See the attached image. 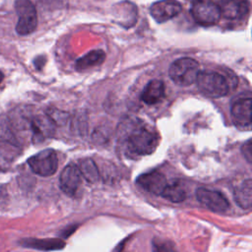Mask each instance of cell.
<instances>
[{"label": "cell", "instance_id": "277c9868", "mask_svg": "<svg viewBox=\"0 0 252 252\" xmlns=\"http://www.w3.org/2000/svg\"><path fill=\"white\" fill-rule=\"evenodd\" d=\"M15 9L18 15L16 32L20 35H27L34 32L37 26V15L31 0H16Z\"/></svg>", "mask_w": 252, "mask_h": 252}, {"label": "cell", "instance_id": "cb8c5ba5", "mask_svg": "<svg viewBox=\"0 0 252 252\" xmlns=\"http://www.w3.org/2000/svg\"><path fill=\"white\" fill-rule=\"evenodd\" d=\"M3 78H4V76H3V74H2V72L0 71V83L3 81Z\"/></svg>", "mask_w": 252, "mask_h": 252}, {"label": "cell", "instance_id": "5bb4252c", "mask_svg": "<svg viewBox=\"0 0 252 252\" xmlns=\"http://www.w3.org/2000/svg\"><path fill=\"white\" fill-rule=\"evenodd\" d=\"M31 129L34 141H41L49 137L53 132L51 118L45 116H34L31 120Z\"/></svg>", "mask_w": 252, "mask_h": 252}, {"label": "cell", "instance_id": "52a82bcc", "mask_svg": "<svg viewBox=\"0 0 252 252\" xmlns=\"http://www.w3.org/2000/svg\"><path fill=\"white\" fill-rule=\"evenodd\" d=\"M198 201L215 213H223L229 208V202L223 194L216 190L199 188L196 191Z\"/></svg>", "mask_w": 252, "mask_h": 252}, {"label": "cell", "instance_id": "6da1fadb", "mask_svg": "<svg viewBox=\"0 0 252 252\" xmlns=\"http://www.w3.org/2000/svg\"><path fill=\"white\" fill-rule=\"evenodd\" d=\"M122 135L125 152L131 157L152 154L158 145L157 133L138 119L125 125Z\"/></svg>", "mask_w": 252, "mask_h": 252}, {"label": "cell", "instance_id": "44dd1931", "mask_svg": "<svg viewBox=\"0 0 252 252\" xmlns=\"http://www.w3.org/2000/svg\"><path fill=\"white\" fill-rule=\"evenodd\" d=\"M241 153L244 156V158L247 159L249 163L252 162V143L251 140H248L246 143H244L241 147Z\"/></svg>", "mask_w": 252, "mask_h": 252}, {"label": "cell", "instance_id": "ac0fdd59", "mask_svg": "<svg viewBox=\"0 0 252 252\" xmlns=\"http://www.w3.org/2000/svg\"><path fill=\"white\" fill-rule=\"evenodd\" d=\"M163 198L169 200L170 202L173 203H179L182 202L186 199V191L184 188L181 186V184L177 181L172 182L171 184H166L165 187L163 188L161 194Z\"/></svg>", "mask_w": 252, "mask_h": 252}, {"label": "cell", "instance_id": "4fadbf2b", "mask_svg": "<svg viewBox=\"0 0 252 252\" xmlns=\"http://www.w3.org/2000/svg\"><path fill=\"white\" fill-rule=\"evenodd\" d=\"M164 96V84L162 81L155 79L150 81L144 88L141 99L147 104H155Z\"/></svg>", "mask_w": 252, "mask_h": 252}, {"label": "cell", "instance_id": "ffe728a7", "mask_svg": "<svg viewBox=\"0 0 252 252\" xmlns=\"http://www.w3.org/2000/svg\"><path fill=\"white\" fill-rule=\"evenodd\" d=\"M0 143L16 144L13 133L11 132V129L8 126V123L6 120L0 121Z\"/></svg>", "mask_w": 252, "mask_h": 252}, {"label": "cell", "instance_id": "30bf717a", "mask_svg": "<svg viewBox=\"0 0 252 252\" xmlns=\"http://www.w3.org/2000/svg\"><path fill=\"white\" fill-rule=\"evenodd\" d=\"M220 16L227 20H240L249 12L248 0H220L219 3Z\"/></svg>", "mask_w": 252, "mask_h": 252}, {"label": "cell", "instance_id": "9a60e30c", "mask_svg": "<svg viewBox=\"0 0 252 252\" xmlns=\"http://www.w3.org/2000/svg\"><path fill=\"white\" fill-rule=\"evenodd\" d=\"M234 200L242 209H249L252 205V180L247 179L234 190Z\"/></svg>", "mask_w": 252, "mask_h": 252}, {"label": "cell", "instance_id": "e0dca14e", "mask_svg": "<svg viewBox=\"0 0 252 252\" xmlns=\"http://www.w3.org/2000/svg\"><path fill=\"white\" fill-rule=\"evenodd\" d=\"M104 58H105V53L102 50L100 49L92 50L76 61V69L81 71V70H85V69L99 65L104 61Z\"/></svg>", "mask_w": 252, "mask_h": 252}, {"label": "cell", "instance_id": "d6986e66", "mask_svg": "<svg viewBox=\"0 0 252 252\" xmlns=\"http://www.w3.org/2000/svg\"><path fill=\"white\" fill-rule=\"evenodd\" d=\"M79 170L81 172V175H83V177L91 183L96 182L99 178L97 166L92 158H87L82 159L79 163Z\"/></svg>", "mask_w": 252, "mask_h": 252}, {"label": "cell", "instance_id": "8fae6325", "mask_svg": "<svg viewBox=\"0 0 252 252\" xmlns=\"http://www.w3.org/2000/svg\"><path fill=\"white\" fill-rule=\"evenodd\" d=\"M59 184L65 194L73 196L81 184V172L79 167L74 163L67 164L60 174Z\"/></svg>", "mask_w": 252, "mask_h": 252}, {"label": "cell", "instance_id": "ba28073f", "mask_svg": "<svg viewBox=\"0 0 252 252\" xmlns=\"http://www.w3.org/2000/svg\"><path fill=\"white\" fill-rule=\"evenodd\" d=\"M251 97H242L233 102L231 118L234 125L243 130L251 129Z\"/></svg>", "mask_w": 252, "mask_h": 252}, {"label": "cell", "instance_id": "3957f363", "mask_svg": "<svg viewBox=\"0 0 252 252\" xmlns=\"http://www.w3.org/2000/svg\"><path fill=\"white\" fill-rule=\"evenodd\" d=\"M196 83L199 90L210 97L224 96L229 92V85L226 79L217 72H199Z\"/></svg>", "mask_w": 252, "mask_h": 252}, {"label": "cell", "instance_id": "603a6c76", "mask_svg": "<svg viewBox=\"0 0 252 252\" xmlns=\"http://www.w3.org/2000/svg\"><path fill=\"white\" fill-rule=\"evenodd\" d=\"M44 63H45V58L42 57V56H39V57H37V58L34 60V66H35L38 70H40V69L42 68V66L44 65Z\"/></svg>", "mask_w": 252, "mask_h": 252}, {"label": "cell", "instance_id": "7a4b0ae2", "mask_svg": "<svg viewBox=\"0 0 252 252\" xmlns=\"http://www.w3.org/2000/svg\"><path fill=\"white\" fill-rule=\"evenodd\" d=\"M199 72V64L196 60L183 57L172 62L168 70V75L176 85L187 87L196 82Z\"/></svg>", "mask_w": 252, "mask_h": 252}, {"label": "cell", "instance_id": "7402d4cb", "mask_svg": "<svg viewBox=\"0 0 252 252\" xmlns=\"http://www.w3.org/2000/svg\"><path fill=\"white\" fill-rule=\"evenodd\" d=\"M7 197H8V195H7V190H6L5 185L0 184V206L5 204Z\"/></svg>", "mask_w": 252, "mask_h": 252}, {"label": "cell", "instance_id": "8992f818", "mask_svg": "<svg viewBox=\"0 0 252 252\" xmlns=\"http://www.w3.org/2000/svg\"><path fill=\"white\" fill-rule=\"evenodd\" d=\"M30 168L37 175L50 176L58 167V158L52 149H45L28 159Z\"/></svg>", "mask_w": 252, "mask_h": 252}, {"label": "cell", "instance_id": "5b68a950", "mask_svg": "<svg viewBox=\"0 0 252 252\" xmlns=\"http://www.w3.org/2000/svg\"><path fill=\"white\" fill-rule=\"evenodd\" d=\"M191 14L197 24L205 27L216 25L220 19V10L216 0H194Z\"/></svg>", "mask_w": 252, "mask_h": 252}, {"label": "cell", "instance_id": "9c48e42d", "mask_svg": "<svg viewBox=\"0 0 252 252\" xmlns=\"http://www.w3.org/2000/svg\"><path fill=\"white\" fill-rule=\"evenodd\" d=\"M181 4L177 0H159L155 2L151 8L150 13L158 23H164L181 12Z\"/></svg>", "mask_w": 252, "mask_h": 252}, {"label": "cell", "instance_id": "7c38bea8", "mask_svg": "<svg viewBox=\"0 0 252 252\" xmlns=\"http://www.w3.org/2000/svg\"><path fill=\"white\" fill-rule=\"evenodd\" d=\"M136 183L141 188L155 195H160L167 184L165 176L157 170L139 175L136 179Z\"/></svg>", "mask_w": 252, "mask_h": 252}, {"label": "cell", "instance_id": "2e32d148", "mask_svg": "<svg viewBox=\"0 0 252 252\" xmlns=\"http://www.w3.org/2000/svg\"><path fill=\"white\" fill-rule=\"evenodd\" d=\"M22 245L37 250H58L65 246L64 241L58 238L51 239H26Z\"/></svg>", "mask_w": 252, "mask_h": 252}]
</instances>
